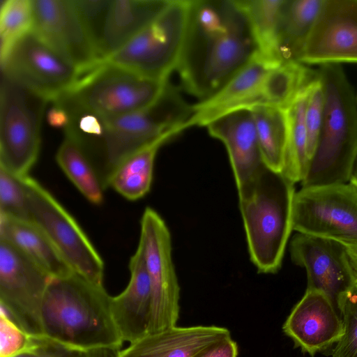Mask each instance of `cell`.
I'll list each match as a JSON object with an SVG mask.
<instances>
[{
  "label": "cell",
  "mask_w": 357,
  "mask_h": 357,
  "mask_svg": "<svg viewBox=\"0 0 357 357\" xmlns=\"http://www.w3.org/2000/svg\"><path fill=\"white\" fill-rule=\"evenodd\" d=\"M258 53L237 0H190L187 30L176 70L199 101L215 94Z\"/></svg>",
  "instance_id": "1"
},
{
  "label": "cell",
  "mask_w": 357,
  "mask_h": 357,
  "mask_svg": "<svg viewBox=\"0 0 357 357\" xmlns=\"http://www.w3.org/2000/svg\"><path fill=\"white\" fill-rule=\"evenodd\" d=\"M111 301L103 287L75 273L52 278L41 306L43 335L82 351L121 347L123 341L112 316Z\"/></svg>",
  "instance_id": "2"
},
{
  "label": "cell",
  "mask_w": 357,
  "mask_h": 357,
  "mask_svg": "<svg viewBox=\"0 0 357 357\" xmlns=\"http://www.w3.org/2000/svg\"><path fill=\"white\" fill-rule=\"evenodd\" d=\"M317 72L324 89V114L302 188L349 182L357 157L356 94L340 63L320 65Z\"/></svg>",
  "instance_id": "3"
},
{
  "label": "cell",
  "mask_w": 357,
  "mask_h": 357,
  "mask_svg": "<svg viewBox=\"0 0 357 357\" xmlns=\"http://www.w3.org/2000/svg\"><path fill=\"white\" fill-rule=\"evenodd\" d=\"M294 183L267 166L238 195L251 261L261 273H275L293 231Z\"/></svg>",
  "instance_id": "4"
},
{
  "label": "cell",
  "mask_w": 357,
  "mask_h": 357,
  "mask_svg": "<svg viewBox=\"0 0 357 357\" xmlns=\"http://www.w3.org/2000/svg\"><path fill=\"white\" fill-rule=\"evenodd\" d=\"M192 113V105L169 82L160 97L147 108L105 117V131L97 149L103 162V187L107 176L131 154L159 139L169 140L187 129Z\"/></svg>",
  "instance_id": "5"
},
{
  "label": "cell",
  "mask_w": 357,
  "mask_h": 357,
  "mask_svg": "<svg viewBox=\"0 0 357 357\" xmlns=\"http://www.w3.org/2000/svg\"><path fill=\"white\" fill-rule=\"evenodd\" d=\"M169 79L142 76L105 60L81 73L76 84L60 96L105 118L142 110L162 94Z\"/></svg>",
  "instance_id": "6"
},
{
  "label": "cell",
  "mask_w": 357,
  "mask_h": 357,
  "mask_svg": "<svg viewBox=\"0 0 357 357\" xmlns=\"http://www.w3.org/2000/svg\"><path fill=\"white\" fill-rule=\"evenodd\" d=\"M49 101L1 75L0 167L21 178L29 175L40 147V129Z\"/></svg>",
  "instance_id": "7"
},
{
  "label": "cell",
  "mask_w": 357,
  "mask_h": 357,
  "mask_svg": "<svg viewBox=\"0 0 357 357\" xmlns=\"http://www.w3.org/2000/svg\"><path fill=\"white\" fill-rule=\"evenodd\" d=\"M190 0H171L144 29L105 61L156 79L176 70L185 38Z\"/></svg>",
  "instance_id": "8"
},
{
  "label": "cell",
  "mask_w": 357,
  "mask_h": 357,
  "mask_svg": "<svg viewBox=\"0 0 357 357\" xmlns=\"http://www.w3.org/2000/svg\"><path fill=\"white\" fill-rule=\"evenodd\" d=\"M20 179L31 221L47 235L75 273L103 287V261L77 221L36 179L29 175Z\"/></svg>",
  "instance_id": "9"
},
{
  "label": "cell",
  "mask_w": 357,
  "mask_h": 357,
  "mask_svg": "<svg viewBox=\"0 0 357 357\" xmlns=\"http://www.w3.org/2000/svg\"><path fill=\"white\" fill-rule=\"evenodd\" d=\"M293 230L357 244V187L351 182L301 188L296 192Z\"/></svg>",
  "instance_id": "10"
},
{
  "label": "cell",
  "mask_w": 357,
  "mask_h": 357,
  "mask_svg": "<svg viewBox=\"0 0 357 357\" xmlns=\"http://www.w3.org/2000/svg\"><path fill=\"white\" fill-rule=\"evenodd\" d=\"M0 60L1 75L52 102L70 90L82 73L33 31Z\"/></svg>",
  "instance_id": "11"
},
{
  "label": "cell",
  "mask_w": 357,
  "mask_h": 357,
  "mask_svg": "<svg viewBox=\"0 0 357 357\" xmlns=\"http://www.w3.org/2000/svg\"><path fill=\"white\" fill-rule=\"evenodd\" d=\"M139 242L144 249L152 294L149 334L176 326L179 316L180 287L172 257L169 229L161 216L146 207L141 221Z\"/></svg>",
  "instance_id": "12"
},
{
  "label": "cell",
  "mask_w": 357,
  "mask_h": 357,
  "mask_svg": "<svg viewBox=\"0 0 357 357\" xmlns=\"http://www.w3.org/2000/svg\"><path fill=\"white\" fill-rule=\"evenodd\" d=\"M52 278L19 250L0 239L1 307L30 335H43L41 306Z\"/></svg>",
  "instance_id": "13"
},
{
  "label": "cell",
  "mask_w": 357,
  "mask_h": 357,
  "mask_svg": "<svg viewBox=\"0 0 357 357\" xmlns=\"http://www.w3.org/2000/svg\"><path fill=\"white\" fill-rule=\"evenodd\" d=\"M289 252L291 261L306 271V290L325 294L340 316L342 298L356 284L344 244L297 233L291 240Z\"/></svg>",
  "instance_id": "14"
},
{
  "label": "cell",
  "mask_w": 357,
  "mask_h": 357,
  "mask_svg": "<svg viewBox=\"0 0 357 357\" xmlns=\"http://www.w3.org/2000/svg\"><path fill=\"white\" fill-rule=\"evenodd\" d=\"M298 61L357 63V0L323 1Z\"/></svg>",
  "instance_id": "15"
},
{
  "label": "cell",
  "mask_w": 357,
  "mask_h": 357,
  "mask_svg": "<svg viewBox=\"0 0 357 357\" xmlns=\"http://www.w3.org/2000/svg\"><path fill=\"white\" fill-rule=\"evenodd\" d=\"M33 31L81 72L100 61L73 0H33Z\"/></svg>",
  "instance_id": "16"
},
{
  "label": "cell",
  "mask_w": 357,
  "mask_h": 357,
  "mask_svg": "<svg viewBox=\"0 0 357 357\" xmlns=\"http://www.w3.org/2000/svg\"><path fill=\"white\" fill-rule=\"evenodd\" d=\"M281 63L257 53L215 94L192 105L193 113L187 128L206 126L215 118L235 110L274 107L269 74Z\"/></svg>",
  "instance_id": "17"
},
{
  "label": "cell",
  "mask_w": 357,
  "mask_h": 357,
  "mask_svg": "<svg viewBox=\"0 0 357 357\" xmlns=\"http://www.w3.org/2000/svg\"><path fill=\"white\" fill-rule=\"evenodd\" d=\"M206 127L209 134L225 146L234 172L238 194L246 190L266 167L250 109H238L220 116Z\"/></svg>",
  "instance_id": "18"
},
{
  "label": "cell",
  "mask_w": 357,
  "mask_h": 357,
  "mask_svg": "<svg viewBox=\"0 0 357 357\" xmlns=\"http://www.w3.org/2000/svg\"><path fill=\"white\" fill-rule=\"evenodd\" d=\"M282 328L296 347L314 357L337 342L342 334V321L325 294L306 290Z\"/></svg>",
  "instance_id": "19"
},
{
  "label": "cell",
  "mask_w": 357,
  "mask_h": 357,
  "mask_svg": "<svg viewBox=\"0 0 357 357\" xmlns=\"http://www.w3.org/2000/svg\"><path fill=\"white\" fill-rule=\"evenodd\" d=\"M129 268L130 282L122 293L112 297L111 308L123 341L132 344L149 335L152 313L151 282L139 241Z\"/></svg>",
  "instance_id": "20"
},
{
  "label": "cell",
  "mask_w": 357,
  "mask_h": 357,
  "mask_svg": "<svg viewBox=\"0 0 357 357\" xmlns=\"http://www.w3.org/2000/svg\"><path fill=\"white\" fill-rule=\"evenodd\" d=\"M231 337L226 328L178 327L149 334L121 351V357H193L204 348Z\"/></svg>",
  "instance_id": "21"
},
{
  "label": "cell",
  "mask_w": 357,
  "mask_h": 357,
  "mask_svg": "<svg viewBox=\"0 0 357 357\" xmlns=\"http://www.w3.org/2000/svg\"><path fill=\"white\" fill-rule=\"evenodd\" d=\"M171 0H110L98 54L104 60L151 24Z\"/></svg>",
  "instance_id": "22"
},
{
  "label": "cell",
  "mask_w": 357,
  "mask_h": 357,
  "mask_svg": "<svg viewBox=\"0 0 357 357\" xmlns=\"http://www.w3.org/2000/svg\"><path fill=\"white\" fill-rule=\"evenodd\" d=\"M0 239L19 250L52 278L74 272L33 222L0 215Z\"/></svg>",
  "instance_id": "23"
},
{
  "label": "cell",
  "mask_w": 357,
  "mask_h": 357,
  "mask_svg": "<svg viewBox=\"0 0 357 357\" xmlns=\"http://www.w3.org/2000/svg\"><path fill=\"white\" fill-rule=\"evenodd\" d=\"M324 0H285L278 31V47L283 61H298Z\"/></svg>",
  "instance_id": "24"
},
{
  "label": "cell",
  "mask_w": 357,
  "mask_h": 357,
  "mask_svg": "<svg viewBox=\"0 0 357 357\" xmlns=\"http://www.w3.org/2000/svg\"><path fill=\"white\" fill-rule=\"evenodd\" d=\"M168 139H159L131 154L107 176L104 187H111L131 201L143 197L150 190L155 155Z\"/></svg>",
  "instance_id": "25"
},
{
  "label": "cell",
  "mask_w": 357,
  "mask_h": 357,
  "mask_svg": "<svg viewBox=\"0 0 357 357\" xmlns=\"http://www.w3.org/2000/svg\"><path fill=\"white\" fill-rule=\"evenodd\" d=\"M261 155L270 169L282 172L284 163L288 123L286 110L273 106L251 109Z\"/></svg>",
  "instance_id": "26"
},
{
  "label": "cell",
  "mask_w": 357,
  "mask_h": 357,
  "mask_svg": "<svg viewBox=\"0 0 357 357\" xmlns=\"http://www.w3.org/2000/svg\"><path fill=\"white\" fill-rule=\"evenodd\" d=\"M56 160L67 177L91 203L100 204L103 200L101 179L93 162L79 143L65 135Z\"/></svg>",
  "instance_id": "27"
},
{
  "label": "cell",
  "mask_w": 357,
  "mask_h": 357,
  "mask_svg": "<svg viewBox=\"0 0 357 357\" xmlns=\"http://www.w3.org/2000/svg\"><path fill=\"white\" fill-rule=\"evenodd\" d=\"M245 13L255 40L258 54L282 61L278 47V31L285 0H237Z\"/></svg>",
  "instance_id": "28"
},
{
  "label": "cell",
  "mask_w": 357,
  "mask_h": 357,
  "mask_svg": "<svg viewBox=\"0 0 357 357\" xmlns=\"http://www.w3.org/2000/svg\"><path fill=\"white\" fill-rule=\"evenodd\" d=\"M307 86L285 109L288 132L282 173L294 183L304 179L310 163L305 123Z\"/></svg>",
  "instance_id": "29"
},
{
  "label": "cell",
  "mask_w": 357,
  "mask_h": 357,
  "mask_svg": "<svg viewBox=\"0 0 357 357\" xmlns=\"http://www.w3.org/2000/svg\"><path fill=\"white\" fill-rule=\"evenodd\" d=\"M33 28V0L3 1L0 10V59Z\"/></svg>",
  "instance_id": "30"
},
{
  "label": "cell",
  "mask_w": 357,
  "mask_h": 357,
  "mask_svg": "<svg viewBox=\"0 0 357 357\" xmlns=\"http://www.w3.org/2000/svg\"><path fill=\"white\" fill-rule=\"evenodd\" d=\"M340 310L342 334L331 355L333 357H357V283L343 295Z\"/></svg>",
  "instance_id": "31"
},
{
  "label": "cell",
  "mask_w": 357,
  "mask_h": 357,
  "mask_svg": "<svg viewBox=\"0 0 357 357\" xmlns=\"http://www.w3.org/2000/svg\"><path fill=\"white\" fill-rule=\"evenodd\" d=\"M324 114V93L318 75L307 86L305 123L310 161L315 151Z\"/></svg>",
  "instance_id": "32"
},
{
  "label": "cell",
  "mask_w": 357,
  "mask_h": 357,
  "mask_svg": "<svg viewBox=\"0 0 357 357\" xmlns=\"http://www.w3.org/2000/svg\"><path fill=\"white\" fill-rule=\"evenodd\" d=\"M0 215L31 220L26 194L21 179L1 167Z\"/></svg>",
  "instance_id": "33"
},
{
  "label": "cell",
  "mask_w": 357,
  "mask_h": 357,
  "mask_svg": "<svg viewBox=\"0 0 357 357\" xmlns=\"http://www.w3.org/2000/svg\"><path fill=\"white\" fill-rule=\"evenodd\" d=\"M73 1L82 22L98 53V46L110 0Z\"/></svg>",
  "instance_id": "34"
},
{
  "label": "cell",
  "mask_w": 357,
  "mask_h": 357,
  "mask_svg": "<svg viewBox=\"0 0 357 357\" xmlns=\"http://www.w3.org/2000/svg\"><path fill=\"white\" fill-rule=\"evenodd\" d=\"M11 357H86V353L45 335H31L29 346Z\"/></svg>",
  "instance_id": "35"
},
{
  "label": "cell",
  "mask_w": 357,
  "mask_h": 357,
  "mask_svg": "<svg viewBox=\"0 0 357 357\" xmlns=\"http://www.w3.org/2000/svg\"><path fill=\"white\" fill-rule=\"evenodd\" d=\"M31 337L1 307L0 357H11L22 351L30 344Z\"/></svg>",
  "instance_id": "36"
},
{
  "label": "cell",
  "mask_w": 357,
  "mask_h": 357,
  "mask_svg": "<svg viewBox=\"0 0 357 357\" xmlns=\"http://www.w3.org/2000/svg\"><path fill=\"white\" fill-rule=\"evenodd\" d=\"M237 356L238 346L230 337L204 348L193 357H237Z\"/></svg>",
  "instance_id": "37"
},
{
  "label": "cell",
  "mask_w": 357,
  "mask_h": 357,
  "mask_svg": "<svg viewBox=\"0 0 357 357\" xmlns=\"http://www.w3.org/2000/svg\"><path fill=\"white\" fill-rule=\"evenodd\" d=\"M46 118L49 125L56 128H62L63 130L68 126L70 121L69 113L66 109L54 102L48 110Z\"/></svg>",
  "instance_id": "38"
},
{
  "label": "cell",
  "mask_w": 357,
  "mask_h": 357,
  "mask_svg": "<svg viewBox=\"0 0 357 357\" xmlns=\"http://www.w3.org/2000/svg\"><path fill=\"white\" fill-rule=\"evenodd\" d=\"M86 357H121L120 347H102L85 351Z\"/></svg>",
  "instance_id": "39"
},
{
  "label": "cell",
  "mask_w": 357,
  "mask_h": 357,
  "mask_svg": "<svg viewBox=\"0 0 357 357\" xmlns=\"http://www.w3.org/2000/svg\"><path fill=\"white\" fill-rule=\"evenodd\" d=\"M344 245L354 280L357 283V244H344Z\"/></svg>",
  "instance_id": "40"
},
{
  "label": "cell",
  "mask_w": 357,
  "mask_h": 357,
  "mask_svg": "<svg viewBox=\"0 0 357 357\" xmlns=\"http://www.w3.org/2000/svg\"><path fill=\"white\" fill-rule=\"evenodd\" d=\"M350 182H351L354 185L357 187V157L356 158V161L354 165Z\"/></svg>",
  "instance_id": "41"
},
{
  "label": "cell",
  "mask_w": 357,
  "mask_h": 357,
  "mask_svg": "<svg viewBox=\"0 0 357 357\" xmlns=\"http://www.w3.org/2000/svg\"><path fill=\"white\" fill-rule=\"evenodd\" d=\"M356 99H357V93H356Z\"/></svg>",
  "instance_id": "42"
}]
</instances>
